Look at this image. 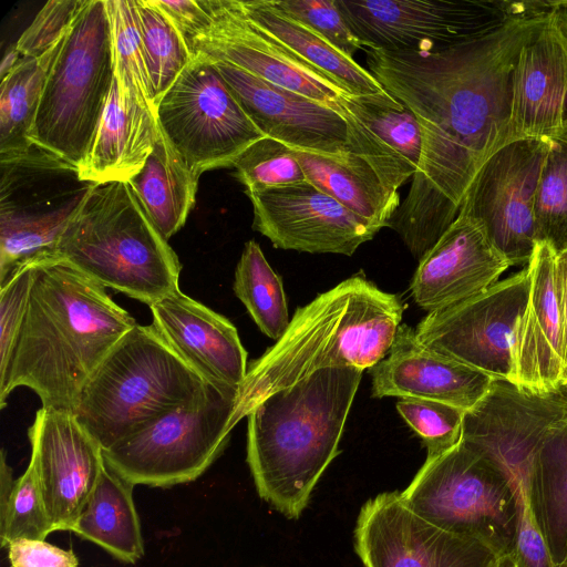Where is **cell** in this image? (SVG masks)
Instances as JSON below:
<instances>
[{
	"label": "cell",
	"mask_w": 567,
	"mask_h": 567,
	"mask_svg": "<svg viewBox=\"0 0 567 567\" xmlns=\"http://www.w3.org/2000/svg\"><path fill=\"white\" fill-rule=\"evenodd\" d=\"M157 123L187 167L202 173L233 166L266 137L247 116L215 64L195 54L156 107Z\"/></svg>",
	"instance_id": "7c38bea8"
},
{
	"label": "cell",
	"mask_w": 567,
	"mask_h": 567,
	"mask_svg": "<svg viewBox=\"0 0 567 567\" xmlns=\"http://www.w3.org/2000/svg\"><path fill=\"white\" fill-rule=\"evenodd\" d=\"M548 148L547 137L505 144L481 166L460 207L509 266L526 267L538 243L534 205Z\"/></svg>",
	"instance_id": "4fadbf2b"
},
{
	"label": "cell",
	"mask_w": 567,
	"mask_h": 567,
	"mask_svg": "<svg viewBox=\"0 0 567 567\" xmlns=\"http://www.w3.org/2000/svg\"><path fill=\"white\" fill-rule=\"evenodd\" d=\"M246 194L252 228L275 248L351 256L381 229L309 181Z\"/></svg>",
	"instance_id": "d6986e66"
},
{
	"label": "cell",
	"mask_w": 567,
	"mask_h": 567,
	"mask_svg": "<svg viewBox=\"0 0 567 567\" xmlns=\"http://www.w3.org/2000/svg\"><path fill=\"white\" fill-rule=\"evenodd\" d=\"M357 368H327L264 399L248 417L247 463L258 495L298 519L340 453L361 381Z\"/></svg>",
	"instance_id": "3957f363"
},
{
	"label": "cell",
	"mask_w": 567,
	"mask_h": 567,
	"mask_svg": "<svg viewBox=\"0 0 567 567\" xmlns=\"http://www.w3.org/2000/svg\"><path fill=\"white\" fill-rule=\"evenodd\" d=\"M240 420L239 389L210 384L190 402L103 451L104 462L134 486L188 483L221 454Z\"/></svg>",
	"instance_id": "30bf717a"
},
{
	"label": "cell",
	"mask_w": 567,
	"mask_h": 567,
	"mask_svg": "<svg viewBox=\"0 0 567 567\" xmlns=\"http://www.w3.org/2000/svg\"><path fill=\"white\" fill-rule=\"evenodd\" d=\"M244 12L350 95L383 92L372 74L308 27L276 9L270 0H238Z\"/></svg>",
	"instance_id": "4dcf8cb0"
},
{
	"label": "cell",
	"mask_w": 567,
	"mask_h": 567,
	"mask_svg": "<svg viewBox=\"0 0 567 567\" xmlns=\"http://www.w3.org/2000/svg\"><path fill=\"white\" fill-rule=\"evenodd\" d=\"M158 130L154 114L121 96L114 76L100 125L79 168L82 179L128 182L152 153Z\"/></svg>",
	"instance_id": "4316f807"
},
{
	"label": "cell",
	"mask_w": 567,
	"mask_h": 567,
	"mask_svg": "<svg viewBox=\"0 0 567 567\" xmlns=\"http://www.w3.org/2000/svg\"><path fill=\"white\" fill-rule=\"evenodd\" d=\"M233 166L237 179L246 190H260L307 181L292 148L267 136L244 151Z\"/></svg>",
	"instance_id": "8d00e7d4"
},
{
	"label": "cell",
	"mask_w": 567,
	"mask_h": 567,
	"mask_svg": "<svg viewBox=\"0 0 567 567\" xmlns=\"http://www.w3.org/2000/svg\"><path fill=\"white\" fill-rule=\"evenodd\" d=\"M152 1L173 22L192 52L194 40L205 33L212 24V17L204 0Z\"/></svg>",
	"instance_id": "ee69618b"
},
{
	"label": "cell",
	"mask_w": 567,
	"mask_h": 567,
	"mask_svg": "<svg viewBox=\"0 0 567 567\" xmlns=\"http://www.w3.org/2000/svg\"><path fill=\"white\" fill-rule=\"evenodd\" d=\"M555 286L563 336V374L561 388H567V249L556 255Z\"/></svg>",
	"instance_id": "f6af8a7d"
},
{
	"label": "cell",
	"mask_w": 567,
	"mask_h": 567,
	"mask_svg": "<svg viewBox=\"0 0 567 567\" xmlns=\"http://www.w3.org/2000/svg\"><path fill=\"white\" fill-rule=\"evenodd\" d=\"M353 536L363 567H495L499 558L483 544L415 514L401 492L381 493L365 502Z\"/></svg>",
	"instance_id": "2e32d148"
},
{
	"label": "cell",
	"mask_w": 567,
	"mask_h": 567,
	"mask_svg": "<svg viewBox=\"0 0 567 567\" xmlns=\"http://www.w3.org/2000/svg\"><path fill=\"white\" fill-rule=\"evenodd\" d=\"M105 6L111 24L114 76L120 94L156 116L136 0H105Z\"/></svg>",
	"instance_id": "836d02e7"
},
{
	"label": "cell",
	"mask_w": 567,
	"mask_h": 567,
	"mask_svg": "<svg viewBox=\"0 0 567 567\" xmlns=\"http://www.w3.org/2000/svg\"><path fill=\"white\" fill-rule=\"evenodd\" d=\"M113 80L105 0H86L47 75L30 133L32 144L79 169L100 125Z\"/></svg>",
	"instance_id": "52a82bcc"
},
{
	"label": "cell",
	"mask_w": 567,
	"mask_h": 567,
	"mask_svg": "<svg viewBox=\"0 0 567 567\" xmlns=\"http://www.w3.org/2000/svg\"><path fill=\"white\" fill-rule=\"evenodd\" d=\"M136 6L152 96L157 107L194 55L173 22L152 0H136Z\"/></svg>",
	"instance_id": "e575fe53"
},
{
	"label": "cell",
	"mask_w": 567,
	"mask_h": 567,
	"mask_svg": "<svg viewBox=\"0 0 567 567\" xmlns=\"http://www.w3.org/2000/svg\"><path fill=\"white\" fill-rule=\"evenodd\" d=\"M567 128V1L556 0L523 47L514 75L513 141Z\"/></svg>",
	"instance_id": "7402d4cb"
},
{
	"label": "cell",
	"mask_w": 567,
	"mask_h": 567,
	"mask_svg": "<svg viewBox=\"0 0 567 567\" xmlns=\"http://www.w3.org/2000/svg\"><path fill=\"white\" fill-rule=\"evenodd\" d=\"M55 256L148 307L179 289V259L127 182L92 189L62 234Z\"/></svg>",
	"instance_id": "5b68a950"
},
{
	"label": "cell",
	"mask_w": 567,
	"mask_h": 567,
	"mask_svg": "<svg viewBox=\"0 0 567 567\" xmlns=\"http://www.w3.org/2000/svg\"><path fill=\"white\" fill-rule=\"evenodd\" d=\"M509 267L481 227L458 215L419 260L412 297L427 313L442 310L484 291Z\"/></svg>",
	"instance_id": "d4e9b609"
},
{
	"label": "cell",
	"mask_w": 567,
	"mask_h": 567,
	"mask_svg": "<svg viewBox=\"0 0 567 567\" xmlns=\"http://www.w3.org/2000/svg\"><path fill=\"white\" fill-rule=\"evenodd\" d=\"M369 370L373 398L425 399L464 411L472 409L495 381L427 348L404 323L398 328L388 354Z\"/></svg>",
	"instance_id": "cb8c5ba5"
},
{
	"label": "cell",
	"mask_w": 567,
	"mask_h": 567,
	"mask_svg": "<svg viewBox=\"0 0 567 567\" xmlns=\"http://www.w3.org/2000/svg\"><path fill=\"white\" fill-rule=\"evenodd\" d=\"M556 250L536 244L527 265L530 278L526 306L516 320L508 381L537 395L561 390L563 336L555 286Z\"/></svg>",
	"instance_id": "603a6c76"
},
{
	"label": "cell",
	"mask_w": 567,
	"mask_h": 567,
	"mask_svg": "<svg viewBox=\"0 0 567 567\" xmlns=\"http://www.w3.org/2000/svg\"><path fill=\"white\" fill-rule=\"evenodd\" d=\"M23 58L16 43L8 47L1 60L0 80L6 79L19 65Z\"/></svg>",
	"instance_id": "bcb514c9"
},
{
	"label": "cell",
	"mask_w": 567,
	"mask_h": 567,
	"mask_svg": "<svg viewBox=\"0 0 567 567\" xmlns=\"http://www.w3.org/2000/svg\"><path fill=\"white\" fill-rule=\"evenodd\" d=\"M363 49L437 51L481 39L513 18L545 13L555 1L336 0Z\"/></svg>",
	"instance_id": "8fae6325"
},
{
	"label": "cell",
	"mask_w": 567,
	"mask_h": 567,
	"mask_svg": "<svg viewBox=\"0 0 567 567\" xmlns=\"http://www.w3.org/2000/svg\"><path fill=\"white\" fill-rule=\"evenodd\" d=\"M496 567H518L514 555L507 554L498 558Z\"/></svg>",
	"instance_id": "7dc6e473"
},
{
	"label": "cell",
	"mask_w": 567,
	"mask_h": 567,
	"mask_svg": "<svg viewBox=\"0 0 567 567\" xmlns=\"http://www.w3.org/2000/svg\"><path fill=\"white\" fill-rule=\"evenodd\" d=\"M28 436L54 532H70L105 467L103 450L70 411L41 408Z\"/></svg>",
	"instance_id": "ffe728a7"
},
{
	"label": "cell",
	"mask_w": 567,
	"mask_h": 567,
	"mask_svg": "<svg viewBox=\"0 0 567 567\" xmlns=\"http://www.w3.org/2000/svg\"><path fill=\"white\" fill-rule=\"evenodd\" d=\"M565 416L567 388L537 395L509 381L495 380L465 411L461 442L493 460L519 496L528 492L534 460L545 435Z\"/></svg>",
	"instance_id": "ac0fdd59"
},
{
	"label": "cell",
	"mask_w": 567,
	"mask_h": 567,
	"mask_svg": "<svg viewBox=\"0 0 567 567\" xmlns=\"http://www.w3.org/2000/svg\"><path fill=\"white\" fill-rule=\"evenodd\" d=\"M212 62L247 116L265 136L295 150L323 155L342 154L348 140V124L333 109L230 63Z\"/></svg>",
	"instance_id": "44dd1931"
},
{
	"label": "cell",
	"mask_w": 567,
	"mask_h": 567,
	"mask_svg": "<svg viewBox=\"0 0 567 567\" xmlns=\"http://www.w3.org/2000/svg\"><path fill=\"white\" fill-rule=\"evenodd\" d=\"M547 12L513 18L481 39L437 51L363 49L368 71L420 125L419 167L388 224L416 259L457 218L481 166L513 141L518 56Z\"/></svg>",
	"instance_id": "6da1fadb"
},
{
	"label": "cell",
	"mask_w": 567,
	"mask_h": 567,
	"mask_svg": "<svg viewBox=\"0 0 567 567\" xmlns=\"http://www.w3.org/2000/svg\"><path fill=\"white\" fill-rule=\"evenodd\" d=\"M153 327L208 382L239 389L247 375V352L236 327L223 315L179 289L150 307Z\"/></svg>",
	"instance_id": "484cf974"
},
{
	"label": "cell",
	"mask_w": 567,
	"mask_h": 567,
	"mask_svg": "<svg viewBox=\"0 0 567 567\" xmlns=\"http://www.w3.org/2000/svg\"><path fill=\"white\" fill-rule=\"evenodd\" d=\"M348 140L342 154L295 150L307 181L360 217L388 224L399 208V188L413 178L417 165L347 111Z\"/></svg>",
	"instance_id": "9a60e30c"
},
{
	"label": "cell",
	"mask_w": 567,
	"mask_h": 567,
	"mask_svg": "<svg viewBox=\"0 0 567 567\" xmlns=\"http://www.w3.org/2000/svg\"><path fill=\"white\" fill-rule=\"evenodd\" d=\"M33 282V265L17 268L0 284V375L12 357L22 327Z\"/></svg>",
	"instance_id": "60d3db41"
},
{
	"label": "cell",
	"mask_w": 567,
	"mask_h": 567,
	"mask_svg": "<svg viewBox=\"0 0 567 567\" xmlns=\"http://www.w3.org/2000/svg\"><path fill=\"white\" fill-rule=\"evenodd\" d=\"M403 307L361 276L296 310L286 332L250 363L239 388L243 419L271 393L327 368L371 369L389 352Z\"/></svg>",
	"instance_id": "277c9868"
},
{
	"label": "cell",
	"mask_w": 567,
	"mask_h": 567,
	"mask_svg": "<svg viewBox=\"0 0 567 567\" xmlns=\"http://www.w3.org/2000/svg\"><path fill=\"white\" fill-rule=\"evenodd\" d=\"M198 178L159 127L152 153L127 183L153 225L168 240L184 226L195 204Z\"/></svg>",
	"instance_id": "83f0119b"
},
{
	"label": "cell",
	"mask_w": 567,
	"mask_h": 567,
	"mask_svg": "<svg viewBox=\"0 0 567 567\" xmlns=\"http://www.w3.org/2000/svg\"><path fill=\"white\" fill-rule=\"evenodd\" d=\"M11 567H79L73 550H66L41 539H17L8 546Z\"/></svg>",
	"instance_id": "7bdbcfd3"
},
{
	"label": "cell",
	"mask_w": 567,
	"mask_h": 567,
	"mask_svg": "<svg viewBox=\"0 0 567 567\" xmlns=\"http://www.w3.org/2000/svg\"><path fill=\"white\" fill-rule=\"evenodd\" d=\"M63 39L39 58L24 56L19 65L1 81L0 157L14 156L33 146L30 133L47 75Z\"/></svg>",
	"instance_id": "1f68e13d"
},
{
	"label": "cell",
	"mask_w": 567,
	"mask_h": 567,
	"mask_svg": "<svg viewBox=\"0 0 567 567\" xmlns=\"http://www.w3.org/2000/svg\"><path fill=\"white\" fill-rule=\"evenodd\" d=\"M33 265V282L17 343L0 375V408L27 386L42 408L73 412L92 374L137 323L105 287L56 257Z\"/></svg>",
	"instance_id": "7a4b0ae2"
},
{
	"label": "cell",
	"mask_w": 567,
	"mask_h": 567,
	"mask_svg": "<svg viewBox=\"0 0 567 567\" xmlns=\"http://www.w3.org/2000/svg\"><path fill=\"white\" fill-rule=\"evenodd\" d=\"M209 29L192 44L193 55L238 66L262 80L324 104L343 117L350 95L319 69L255 23L238 0H204Z\"/></svg>",
	"instance_id": "e0dca14e"
},
{
	"label": "cell",
	"mask_w": 567,
	"mask_h": 567,
	"mask_svg": "<svg viewBox=\"0 0 567 567\" xmlns=\"http://www.w3.org/2000/svg\"><path fill=\"white\" fill-rule=\"evenodd\" d=\"M54 532L40 491L34 467L29 463L16 480L7 505L0 509V543L7 547L17 539H41Z\"/></svg>",
	"instance_id": "74e56055"
},
{
	"label": "cell",
	"mask_w": 567,
	"mask_h": 567,
	"mask_svg": "<svg viewBox=\"0 0 567 567\" xmlns=\"http://www.w3.org/2000/svg\"><path fill=\"white\" fill-rule=\"evenodd\" d=\"M496 567V566H495Z\"/></svg>",
	"instance_id": "681fc988"
},
{
	"label": "cell",
	"mask_w": 567,
	"mask_h": 567,
	"mask_svg": "<svg viewBox=\"0 0 567 567\" xmlns=\"http://www.w3.org/2000/svg\"><path fill=\"white\" fill-rule=\"evenodd\" d=\"M557 567H567V558L560 565H558Z\"/></svg>",
	"instance_id": "c3c4849f"
},
{
	"label": "cell",
	"mask_w": 567,
	"mask_h": 567,
	"mask_svg": "<svg viewBox=\"0 0 567 567\" xmlns=\"http://www.w3.org/2000/svg\"><path fill=\"white\" fill-rule=\"evenodd\" d=\"M234 291L262 333L277 341L286 332L290 319L282 280L255 240L245 244Z\"/></svg>",
	"instance_id": "d6a6232c"
},
{
	"label": "cell",
	"mask_w": 567,
	"mask_h": 567,
	"mask_svg": "<svg viewBox=\"0 0 567 567\" xmlns=\"http://www.w3.org/2000/svg\"><path fill=\"white\" fill-rule=\"evenodd\" d=\"M401 496L425 520L478 542L498 557L515 549L517 491L493 460L461 441L426 457Z\"/></svg>",
	"instance_id": "ba28073f"
},
{
	"label": "cell",
	"mask_w": 567,
	"mask_h": 567,
	"mask_svg": "<svg viewBox=\"0 0 567 567\" xmlns=\"http://www.w3.org/2000/svg\"><path fill=\"white\" fill-rule=\"evenodd\" d=\"M527 266L484 291L427 313L414 329L427 348L475 369L493 380L508 381L516 320L529 291Z\"/></svg>",
	"instance_id": "5bb4252c"
},
{
	"label": "cell",
	"mask_w": 567,
	"mask_h": 567,
	"mask_svg": "<svg viewBox=\"0 0 567 567\" xmlns=\"http://www.w3.org/2000/svg\"><path fill=\"white\" fill-rule=\"evenodd\" d=\"M96 185L35 145L0 157V284L17 268L55 255L62 234Z\"/></svg>",
	"instance_id": "9c48e42d"
},
{
	"label": "cell",
	"mask_w": 567,
	"mask_h": 567,
	"mask_svg": "<svg viewBox=\"0 0 567 567\" xmlns=\"http://www.w3.org/2000/svg\"><path fill=\"white\" fill-rule=\"evenodd\" d=\"M210 384L153 324H136L86 382L73 413L107 451L190 402Z\"/></svg>",
	"instance_id": "8992f818"
},
{
	"label": "cell",
	"mask_w": 567,
	"mask_h": 567,
	"mask_svg": "<svg viewBox=\"0 0 567 567\" xmlns=\"http://www.w3.org/2000/svg\"><path fill=\"white\" fill-rule=\"evenodd\" d=\"M396 410L409 426L422 439L432 457L456 446L462 437L465 411L439 401L401 398Z\"/></svg>",
	"instance_id": "f35d334b"
},
{
	"label": "cell",
	"mask_w": 567,
	"mask_h": 567,
	"mask_svg": "<svg viewBox=\"0 0 567 567\" xmlns=\"http://www.w3.org/2000/svg\"><path fill=\"white\" fill-rule=\"evenodd\" d=\"M549 148L539 175L534 215L539 241L556 252L567 249V128L548 137Z\"/></svg>",
	"instance_id": "d590c367"
},
{
	"label": "cell",
	"mask_w": 567,
	"mask_h": 567,
	"mask_svg": "<svg viewBox=\"0 0 567 567\" xmlns=\"http://www.w3.org/2000/svg\"><path fill=\"white\" fill-rule=\"evenodd\" d=\"M271 4L291 19L308 27L344 55L352 58L363 50L342 17L336 0H270Z\"/></svg>",
	"instance_id": "ab89813d"
},
{
	"label": "cell",
	"mask_w": 567,
	"mask_h": 567,
	"mask_svg": "<svg viewBox=\"0 0 567 567\" xmlns=\"http://www.w3.org/2000/svg\"><path fill=\"white\" fill-rule=\"evenodd\" d=\"M528 499L554 567L567 558V416L545 435L534 460Z\"/></svg>",
	"instance_id": "f546056e"
},
{
	"label": "cell",
	"mask_w": 567,
	"mask_h": 567,
	"mask_svg": "<svg viewBox=\"0 0 567 567\" xmlns=\"http://www.w3.org/2000/svg\"><path fill=\"white\" fill-rule=\"evenodd\" d=\"M133 487L105 465L70 532L99 545L121 561L136 563L144 555V545Z\"/></svg>",
	"instance_id": "f1b7e54d"
},
{
	"label": "cell",
	"mask_w": 567,
	"mask_h": 567,
	"mask_svg": "<svg viewBox=\"0 0 567 567\" xmlns=\"http://www.w3.org/2000/svg\"><path fill=\"white\" fill-rule=\"evenodd\" d=\"M86 0H50L24 30L17 48L25 58H39L58 44Z\"/></svg>",
	"instance_id": "b9f144b4"
}]
</instances>
